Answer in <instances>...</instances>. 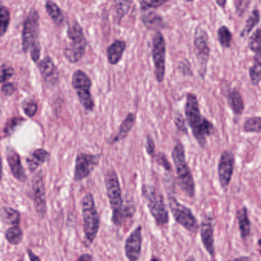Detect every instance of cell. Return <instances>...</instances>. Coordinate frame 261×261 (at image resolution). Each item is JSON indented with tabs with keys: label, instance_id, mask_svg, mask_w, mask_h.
<instances>
[{
	"label": "cell",
	"instance_id": "obj_1",
	"mask_svg": "<svg viewBox=\"0 0 261 261\" xmlns=\"http://www.w3.org/2000/svg\"><path fill=\"white\" fill-rule=\"evenodd\" d=\"M185 114L195 140L204 148L207 143V137L214 134L215 128L213 124L201 114L198 99L193 93L186 95Z\"/></svg>",
	"mask_w": 261,
	"mask_h": 261
},
{
	"label": "cell",
	"instance_id": "obj_2",
	"mask_svg": "<svg viewBox=\"0 0 261 261\" xmlns=\"http://www.w3.org/2000/svg\"><path fill=\"white\" fill-rule=\"evenodd\" d=\"M172 161L176 170L178 185L187 196L193 198L195 193V184L193 176L186 161V151L182 143H177L172 152Z\"/></svg>",
	"mask_w": 261,
	"mask_h": 261
},
{
	"label": "cell",
	"instance_id": "obj_3",
	"mask_svg": "<svg viewBox=\"0 0 261 261\" xmlns=\"http://www.w3.org/2000/svg\"><path fill=\"white\" fill-rule=\"evenodd\" d=\"M68 41L64 49L65 58L71 64L79 62L85 54L87 40L82 27L77 22L73 23L68 28Z\"/></svg>",
	"mask_w": 261,
	"mask_h": 261
},
{
	"label": "cell",
	"instance_id": "obj_4",
	"mask_svg": "<svg viewBox=\"0 0 261 261\" xmlns=\"http://www.w3.org/2000/svg\"><path fill=\"white\" fill-rule=\"evenodd\" d=\"M142 194L147 202L151 215L159 226L166 225L169 222V212L163 195L150 185H143Z\"/></svg>",
	"mask_w": 261,
	"mask_h": 261
},
{
	"label": "cell",
	"instance_id": "obj_5",
	"mask_svg": "<svg viewBox=\"0 0 261 261\" xmlns=\"http://www.w3.org/2000/svg\"><path fill=\"white\" fill-rule=\"evenodd\" d=\"M105 185H106L107 194L110 205L112 209V221L114 224H121L120 213L123 206V198H122L121 187L118 176L114 169H110L107 172L105 177Z\"/></svg>",
	"mask_w": 261,
	"mask_h": 261
},
{
	"label": "cell",
	"instance_id": "obj_6",
	"mask_svg": "<svg viewBox=\"0 0 261 261\" xmlns=\"http://www.w3.org/2000/svg\"><path fill=\"white\" fill-rule=\"evenodd\" d=\"M82 215L85 238L90 243H92L100 227V218L96 209L94 196L91 193L87 194L82 200Z\"/></svg>",
	"mask_w": 261,
	"mask_h": 261
},
{
	"label": "cell",
	"instance_id": "obj_7",
	"mask_svg": "<svg viewBox=\"0 0 261 261\" xmlns=\"http://www.w3.org/2000/svg\"><path fill=\"white\" fill-rule=\"evenodd\" d=\"M168 201L169 209L175 221L186 230L191 232H196L198 227V221L192 210L187 206L180 203L176 197L171 194L168 195Z\"/></svg>",
	"mask_w": 261,
	"mask_h": 261
},
{
	"label": "cell",
	"instance_id": "obj_8",
	"mask_svg": "<svg viewBox=\"0 0 261 261\" xmlns=\"http://www.w3.org/2000/svg\"><path fill=\"white\" fill-rule=\"evenodd\" d=\"M72 85L84 108L92 111L94 102L91 91L92 82L89 76L82 70H76L72 76Z\"/></svg>",
	"mask_w": 261,
	"mask_h": 261
},
{
	"label": "cell",
	"instance_id": "obj_9",
	"mask_svg": "<svg viewBox=\"0 0 261 261\" xmlns=\"http://www.w3.org/2000/svg\"><path fill=\"white\" fill-rule=\"evenodd\" d=\"M195 53L199 64V75L204 79L207 73V62L210 56V46L207 32L204 29L198 27L194 35Z\"/></svg>",
	"mask_w": 261,
	"mask_h": 261
},
{
	"label": "cell",
	"instance_id": "obj_10",
	"mask_svg": "<svg viewBox=\"0 0 261 261\" xmlns=\"http://www.w3.org/2000/svg\"><path fill=\"white\" fill-rule=\"evenodd\" d=\"M152 60L155 67V76L157 82H163L166 75V41L161 32L155 34L152 46Z\"/></svg>",
	"mask_w": 261,
	"mask_h": 261
},
{
	"label": "cell",
	"instance_id": "obj_11",
	"mask_svg": "<svg viewBox=\"0 0 261 261\" xmlns=\"http://www.w3.org/2000/svg\"><path fill=\"white\" fill-rule=\"evenodd\" d=\"M39 16L36 9H32L27 16L22 32V49L28 52L32 47L38 44L39 35Z\"/></svg>",
	"mask_w": 261,
	"mask_h": 261
},
{
	"label": "cell",
	"instance_id": "obj_12",
	"mask_svg": "<svg viewBox=\"0 0 261 261\" xmlns=\"http://www.w3.org/2000/svg\"><path fill=\"white\" fill-rule=\"evenodd\" d=\"M100 158L99 154H79L76 158L74 180L81 181L88 177L98 165Z\"/></svg>",
	"mask_w": 261,
	"mask_h": 261
},
{
	"label": "cell",
	"instance_id": "obj_13",
	"mask_svg": "<svg viewBox=\"0 0 261 261\" xmlns=\"http://www.w3.org/2000/svg\"><path fill=\"white\" fill-rule=\"evenodd\" d=\"M234 166V157L229 151H223L220 157L218 166V175L219 183L224 190H227L231 181Z\"/></svg>",
	"mask_w": 261,
	"mask_h": 261
},
{
	"label": "cell",
	"instance_id": "obj_14",
	"mask_svg": "<svg viewBox=\"0 0 261 261\" xmlns=\"http://www.w3.org/2000/svg\"><path fill=\"white\" fill-rule=\"evenodd\" d=\"M33 187L34 192L35 209L38 215L44 217L47 210L46 195L42 171L36 174L33 178Z\"/></svg>",
	"mask_w": 261,
	"mask_h": 261
},
{
	"label": "cell",
	"instance_id": "obj_15",
	"mask_svg": "<svg viewBox=\"0 0 261 261\" xmlns=\"http://www.w3.org/2000/svg\"><path fill=\"white\" fill-rule=\"evenodd\" d=\"M142 248V227L138 226L129 235L125 243V253L129 261H137Z\"/></svg>",
	"mask_w": 261,
	"mask_h": 261
},
{
	"label": "cell",
	"instance_id": "obj_16",
	"mask_svg": "<svg viewBox=\"0 0 261 261\" xmlns=\"http://www.w3.org/2000/svg\"><path fill=\"white\" fill-rule=\"evenodd\" d=\"M214 219L212 216L206 215L201 224V237L203 245L209 254L213 256L215 253L214 246Z\"/></svg>",
	"mask_w": 261,
	"mask_h": 261
},
{
	"label": "cell",
	"instance_id": "obj_17",
	"mask_svg": "<svg viewBox=\"0 0 261 261\" xmlns=\"http://www.w3.org/2000/svg\"><path fill=\"white\" fill-rule=\"evenodd\" d=\"M39 70L44 81L49 86L56 85L59 79V72L57 67L50 56H45L39 64Z\"/></svg>",
	"mask_w": 261,
	"mask_h": 261
},
{
	"label": "cell",
	"instance_id": "obj_18",
	"mask_svg": "<svg viewBox=\"0 0 261 261\" xmlns=\"http://www.w3.org/2000/svg\"><path fill=\"white\" fill-rule=\"evenodd\" d=\"M7 158L10 165L12 173L15 178L21 182L27 180V176L21 162L19 154L13 148H9L7 152Z\"/></svg>",
	"mask_w": 261,
	"mask_h": 261
},
{
	"label": "cell",
	"instance_id": "obj_19",
	"mask_svg": "<svg viewBox=\"0 0 261 261\" xmlns=\"http://www.w3.org/2000/svg\"><path fill=\"white\" fill-rule=\"evenodd\" d=\"M126 43L120 40L114 41L108 47L107 53H108V61L111 65H116L120 62L126 50Z\"/></svg>",
	"mask_w": 261,
	"mask_h": 261
},
{
	"label": "cell",
	"instance_id": "obj_20",
	"mask_svg": "<svg viewBox=\"0 0 261 261\" xmlns=\"http://www.w3.org/2000/svg\"><path fill=\"white\" fill-rule=\"evenodd\" d=\"M49 154L44 149H37L27 158V166L30 172H33L40 165L48 160Z\"/></svg>",
	"mask_w": 261,
	"mask_h": 261
},
{
	"label": "cell",
	"instance_id": "obj_21",
	"mask_svg": "<svg viewBox=\"0 0 261 261\" xmlns=\"http://www.w3.org/2000/svg\"><path fill=\"white\" fill-rule=\"evenodd\" d=\"M229 106L236 116H240L244 112V102L241 93L237 90H232L229 92L227 96Z\"/></svg>",
	"mask_w": 261,
	"mask_h": 261
},
{
	"label": "cell",
	"instance_id": "obj_22",
	"mask_svg": "<svg viewBox=\"0 0 261 261\" xmlns=\"http://www.w3.org/2000/svg\"><path fill=\"white\" fill-rule=\"evenodd\" d=\"M135 114H134L133 112H129L126 116L124 120L122 122L121 125H120V128H119L118 133L116 134L114 140H113V143H116V142L120 141V140L124 139L128 135V134L130 132L134 124H135Z\"/></svg>",
	"mask_w": 261,
	"mask_h": 261
},
{
	"label": "cell",
	"instance_id": "obj_23",
	"mask_svg": "<svg viewBox=\"0 0 261 261\" xmlns=\"http://www.w3.org/2000/svg\"><path fill=\"white\" fill-rule=\"evenodd\" d=\"M237 217H238L241 238L243 239H246L250 235V221L249 219L247 208H241L238 211Z\"/></svg>",
	"mask_w": 261,
	"mask_h": 261
},
{
	"label": "cell",
	"instance_id": "obj_24",
	"mask_svg": "<svg viewBox=\"0 0 261 261\" xmlns=\"http://www.w3.org/2000/svg\"><path fill=\"white\" fill-rule=\"evenodd\" d=\"M0 218L3 222L10 225H19L20 223V213L13 208H4L0 212Z\"/></svg>",
	"mask_w": 261,
	"mask_h": 261
},
{
	"label": "cell",
	"instance_id": "obj_25",
	"mask_svg": "<svg viewBox=\"0 0 261 261\" xmlns=\"http://www.w3.org/2000/svg\"><path fill=\"white\" fill-rule=\"evenodd\" d=\"M6 239L13 245H18L23 239V231L19 225H12L5 234Z\"/></svg>",
	"mask_w": 261,
	"mask_h": 261
},
{
	"label": "cell",
	"instance_id": "obj_26",
	"mask_svg": "<svg viewBox=\"0 0 261 261\" xmlns=\"http://www.w3.org/2000/svg\"><path fill=\"white\" fill-rule=\"evenodd\" d=\"M45 9H46L47 12L51 17V19L54 21L56 24L60 25L63 22L64 17L62 11L56 3L48 0L45 3Z\"/></svg>",
	"mask_w": 261,
	"mask_h": 261
},
{
	"label": "cell",
	"instance_id": "obj_27",
	"mask_svg": "<svg viewBox=\"0 0 261 261\" xmlns=\"http://www.w3.org/2000/svg\"><path fill=\"white\" fill-rule=\"evenodd\" d=\"M260 54L256 55L254 62L249 70V76L253 85H258L260 82Z\"/></svg>",
	"mask_w": 261,
	"mask_h": 261
},
{
	"label": "cell",
	"instance_id": "obj_28",
	"mask_svg": "<svg viewBox=\"0 0 261 261\" xmlns=\"http://www.w3.org/2000/svg\"><path fill=\"white\" fill-rule=\"evenodd\" d=\"M259 12L258 9H254L252 12L251 15L249 17L248 19L246 21L245 26L242 29L241 32V38H246L250 32L253 30V27L259 23Z\"/></svg>",
	"mask_w": 261,
	"mask_h": 261
},
{
	"label": "cell",
	"instance_id": "obj_29",
	"mask_svg": "<svg viewBox=\"0 0 261 261\" xmlns=\"http://www.w3.org/2000/svg\"><path fill=\"white\" fill-rule=\"evenodd\" d=\"M218 39L220 44L223 47L228 48L230 47L232 41V34L229 30L228 27L223 25L218 28Z\"/></svg>",
	"mask_w": 261,
	"mask_h": 261
},
{
	"label": "cell",
	"instance_id": "obj_30",
	"mask_svg": "<svg viewBox=\"0 0 261 261\" xmlns=\"http://www.w3.org/2000/svg\"><path fill=\"white\" fill-rule=\"evenodd\" d=\"M244 131L245 132H260V117H252L247 119L244 122Z\"/></svg>",
	"mask_w": 261,
	"mask_h": 261
},
{
	"label": "cell",
	"instance_id": "obj_31",
	"mask_svg": "<svg viewBox=\"0 0 261 261\" xmlns=\"http://www.w3.org/2000/svg\"><path fill=\"white\" fill-rule=\"evenodd\" d=\"M10 21V14L6 7L0 8V37L7 32Z\"/></svg>",
	"mask_w": 261,
	"mask_h": 261
},
{
	"label": "cell",
	"instance_id": "obj_32",
	"mask_svg": "<svg viewBox=\"0 0 261 261\" xmlns=\"http://www.w3.org/2000/svg\"><path fill=\"white\" fill-rule=\"evenodd\" d=\"M133 0H116V9L120 18H123L129 12Z\"/></svg>",
	"mask_w": 261,
	"mask_h": 261
},
{
	"label": "cell",
	"instance_id": "obj_33",
	"mask_svg": "<svg viewBox=\"0 0 261 261\" xmlns=\"http://www.w3.org/2000/svg\"><path fill=\"white\" fill-rule=\"evenodd\" d=\"M249 47L255 54H260V29H256V32L252 35L249 42Z\"/></svg>",
	"mask_w": 261,
	"mask_h": 261
},
{
	"label": "cell",
	"instance_id": "obj_34",
	"mask_svg": "<svg viewBox=\"0 0 261 261\" xmlns=\"http://www.w3.org/2000/svg\"><path fill=\"white\" fill-rule=\"evenodd\" d=\"M24 119L22 118H13V119H10L7 125H6L5 128H4V134L6 136L11 135L13 134V131L17 128L19 125L24 122Z\"/></svg>",
	"mask_w": 261,
	"mask_h": 261
},
{
	"label": "cell",
	"instance_id": "obj_35",
	"mask_svg": "<svg viewBox=\"0 0 261 261\" xmlns=\"http://www.w3.org/2000/svg\"><path fill=\"white\" fill-rule=\"evenodd\" d=\"M14 75V69L8 65L0 67V83L6 82Z\"/></svg>",
	"mask_w": 261,
	"mask_h": 261
},
{
	"label": "cell",
	"instance_id": "obj_36",
	"mask_svg": "<svg viewBox=\"0 0 261 261\" xmlns=\"http://www.w3.org/2000/svg\"><path fill=\"white\" fill-rule=\"evenodd\" d=\"M174 122H175V126H176L177 129H178L180 132L183 133V134H188V128L186 125V121H185L182 114H181L179 111H176V112L175 113Z\"/></svg>",
	"mask_w": 261,
	"mask_h": 261
},
{
	"label": "cell",
	"instance_id": "obj_37",
	"mask_svg": "<svg viewBox=\"0 0 261 261\" xmlns=\"http://www.w3.org/2000/svg\"><path fill=\"white\" fill-rule=\"evenodd\" d=\"M24 111L29 117H33L37 112L38 105L34 100H27L22 103Z\"/></svg>",
	"mask_w": 261,
	"mask_h": 261
},
{
	"label": "cell",
	"instance_id": "obj_38",
	"mask_svg": "<svg viewBox=\"0 0 261 261\" xmlns=\"http://www.w3.org/2000/svg\"><path fill=\"white\" fill-rule=\"evenodd\" d=\"M143 20L145 24L146 25L149 26V27L157 26L162 22L161 17L158 16V15L154 13H150L148 15H146V16L143 17Z\"/></svg>",
	"mask_w": 261,
	"mask_h": 261
},
{
	"label": "cell",
	"instance_id": "obj_39",
	"mask_svg": "<svg viewBox=\"0 0 261 261\" xmlns=\"http://www.w3.org/2000/svg\"><path fill=\"white\" fill-rule=\"evenodd\" d=\"M168 0H142V8L143 9H152L162 6L167 2Z\"/></svg>",
	"mask_w": 261,
	"mask_h": 261
},
{
	"label": "cell",
	"instance_id": "obj_40",
	"mask_svg": "<svg viewBox=\"0 0 261 261\" xmlns=\"http://www.w3.org/2000/svg\"><path fill=\"white\" fill-rule=\"evenodd\" d=\"M155 160L156 163H158L160 166H163L165 169L169 171L171 170V164L168 161L167 158H166V155L163 153H159L158 154L155 155Z\"/></svg>",
	"mask_w": 261,
	"mask_h": 261
},
{
	"label": "cell",
	"instance_id": "obj_41",
	"mask_svg": "<svg viewBox=\"0 0 261 261\" xmlns=\"http://www.w3.org/2000/svg\"><path fill=\"white\" fill-rule=\"evenodd\" d=\"M155 145L153 139L150 136L146 137V151L150 157H155Z\"/></svg>",
	"mask_w": 261,
	"mask_h": 261
},
{
	"label": "cell",
	"instance_id": "obj_42",
	"mask_svg": "<svg viewBox=\"0 0 261 261\" xmlns=\"http://www.w3.org/2000/svg\"><path fill=\"white\" fill-rule=\"evenodd\" d=\"M30 53H31V57L34 62H37L38 60L40 57L41 47L39 43L35 44L30 48Z\"/></svg>",
	"mask_w": 261,
	"mask_h": 261
},
{
	"label": "cell",
	"instance_id": "obj_43",
	"mask_svg": "<svg viewBox=\"0 0 261 261\" xmlns=\"http://www.w3.org/2000/svg\"><path fill=\"white\" fill-rule=\"evenodd\" d=\"M16 88L13 83H6L3 85L2 92L6 96H11L14 93Z\"/></svg>",
	"mask_w": 261,
	"mask_h": 261
},
{
	"label": "cell",
	"instance_id": "obj_44",
	"mask_svg": "<svg viewBox=\"0 0 261 261\" xmlns=\"http://www.w3.org/2000/svg\"><path fill=\"white\" fill-rule=\"evenodd\" d=\"M27 253H28V256L29 257H30V261H42L37 255L35 254L34 252H33V250H27Z\"/></svg>",
	"mask_w": 261,
	"mask_h": 261
},
{
	"label": "cell",
	"instance_id": "obj_45",
	"mask_svg": "<svg viewBox=\"0 0 261 261\" xmlns=\"http://www.w3.org/2000/svg\"><path fill=\"white\" fill-rule=\"evenodd\" d=\"M77 261H93V256L88 253H85L79 256Z\"/></svg>",
	"mask_w": 261,
	"mask_h": 261
},
{
	"label": "cell",
	"instance_id": "obj_46",
	"mask_svg": "<svg viewBox=\"0 0 261 261\" xmlns=\"http://www.w3.org/2000/svg\"><path fill=\"white\" fill-rule=\"evenodd\" d=\"M229 261H250V259L248 256H241V257L235 258V259Z\"/></svg>",
	"mask_w": 261,
	"mask_h": 261
},
{
	"label": "cell",
	"instance_id": "obj_47",
	"mask_svg": "<svg viewBox=\"0 0 261 261\" xmlns=\"http://www.w3.org/2000/svg\"><path fill=\"white\" fill-rule=\"evenodd\" d=\"M226 1L227 0H216L217 4L221 8L225 7Z\"/></svg>",
	"mask_w": 261,
	"mask_h": 261
},
{
	"label": "cell",
	"instance_id": "obj_48",
	"mask_svg": "<svg viewBox=\"0 0 261 261\" xmlns=\"http://www.w3.org/2000/svg\"><path fill=\"white\" fill-rule=\"evenodd\" d=\"M3 178V163H2V158H1V156H0V182L2 180Z\"/></svg>",
	"mask_w": 261,
	"mask_h": 261
},
{
	"label": "cell",
	"instance_id": "obj_49",
	"mask_svg": "<svg viewBox=\"0 0 261 261\" xmlns=\"http://www.w3.org/2000/svg\"><path fill=\"white\" fill-rule=\"evenodd\" d=\"M186 261H196V259H195V258L194 257V256H190V257H189L186 259Z\"/></svg>",
	"mask_w": 261,
	"mask_h": 261
},
{
	"label": "cell",
	"instance_id": "obj_50",
	"mask_svg": "<svg viewBox=\"0 0 261 261\" xmlns=\"http://www.w3.org/2000/svg\"><path fill=\"white\" fill-rule=\"evenodd\" d=\"M150 261H160V259H158V258L153 257V258H152V259H151Z\"/></svg>",
	"mask_w": 261,
	"mask_h": 261
},
{
	"label": "cell",
	"instance_id": "obj_51",
	"mask_svg": "<svg viewBox=\"0 0 261 261\" xmlns=\"http://www.w3.org/2000/svg\"><path fill=\"white\" fill-rule=\"evenodd\" d=\"M183 1L188 2V3H189V2H192L194 1V0H183Z\"/></svg>",
	"mask_w": 261,
	"mask_h": 261
}]
</instances>
